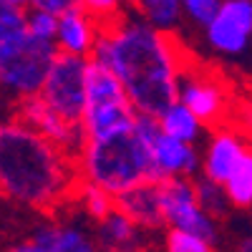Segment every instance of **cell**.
Returning a JSON list of instances; mask_svg holds the SVG:
<instances>
[{"instance_id": "6da1fadb", "label": "cell", "mask_w": 252, "mask_h": 252, "mask_svg": "<svg viewBox=\"0 0 252 252\" xmlns=\"http://www.w3.org/2000/svg\"><path fill=\"white\" fill-rule=\"evenodd\" d=\"M91 61L106 66L121 81L139 114L157 116L177 101V86L189 56L177 33L159 31L134 10H124L101 26Z\"/></svg>"}, {"instance_id": "7a4b0ae2", "label": "cell", "mask_w": 252, "mask_h": 252, "mask_svg": "<svg viewBox=\"0 0 252 252\" xmlns=\"http://www.w3.org/2000/svg\"><path fill=\"white\" fill-rule=\"evenodd\" d=\"M78 184L73 152L15 116L0 121V199L31 212H56Z\"/></svg>"}, {"instance_id": "3957f363", "label": "cell", "mask_w": 252, "mask_h": 252, "mask_svg": "<svg viewBox=\"0 0 252 252\" xmlns=\"http://www.w3.org/2000/svg\"><path fill=\"white\" fill-rule=\"evenodd\" d=\"M159 134L157 116L136 114L134 126L109 139H83L73 152L81 182L106 189L111 197L154 179L152 141Z\"/></svg>"}, {"instance_id": "277c9868", "label": "cell", "mask_w": 252, "mask_h": 252, "mask_svg": "<svg viewBox=\"0 0 252 252\" xmlns=\"http://www.w3.org/2000/svg\"><path fill=\"white\" fill-rule=\"evenodd\" d=\"M134 103L126 96L121 81L101 63L89 58L86 68V106L81 116L83 139H109L134 126Z\"/></svg>"}, {"instance_id": "5b68a950", "label": "cell", "mask_w": 252, "mask_h": 252, "mask_svg": "<svg viewBox=\"0 0 252 252\" xmlns=\"http://www.w3.org/2000/svg\"><path fill=\"white\" fill-rule=\"evenodd\" d=\"M86 68L89 58L58 51L38 91V96L53 114L76 126H81L83 106H86Z\"/></svg>"}, {"instance_id": "8992f818", "label": "cell", "mask_w": 252, "mask_h": 252, "mask_svg": "<svg viewBox=\"0 0 252 252\" xmlns=\"http://www.w3.org/2000/svg\"><path fill=\"white\" fill-rule=\"evenodd\" d=\"M177 101H182L204 126L224 124L235 106L227 81L217 71L202 68L192 58L182 71L179 86H177Z\"/></svg>"}, {"instance_id": "52a82bcc", "label": "cell", "mask_w": 252, "mask_h": 252, "mask_svg": "<svg viewBox=\"0 0 252 252\" xmlns=\"http://www.w3.org/2000/svg\"><path fill=\"white\" fill-rule=\"evenodd\" d=\"M159 187V204H161V215L164 224L174 227V229H187V232L202 235L207 240L217 242V220L204 212L202 204L197 202L194 194V184L189 177H169L157 182Z\"/></svg>"}, {"instance_id": "ba28073f", "label": "cell", "mask_w": 252, "mask_h": 252, "mask_svg": "<svg viewBox=\"0 0 252 252\" xmlns=\"http://www.w3.org/2000/svg\"><path fill=\"white\" fill-rule=\"evenodd\" d=\"M56 53L58 48L53 40L33 38L26 51H20L15 58L0 66V96L8 106L40 91V83Z\"/></svg>"}, {"instance_id": "9c48e42d", "label": "cell", "mask_w": 252, "mask_h": 252, "mask_svg": "<svg viewBox=\"0 0 252 252\" xmlns=\"http://www.w3.org/2000/svg\"><path fill=\"white\" fill-rule=\"evenodd\" d=\"M202 31L212 53L242 58L252 48V0H220L217 13Z\"/></svg>"}, {"instance_id": "30bf717a", "label": "cell", "mask_w": 252, "mask_h": 252, "mask_svg": "<svg viewBox=\"0 0 252 252\" xmlns=\"http://www.w3.org/2000/svg\"><path fill=\"white\" fill-rule=\"evenodd\" d=\"M10 116L28 124L31 129H35L38 134H43L46 139H51L53 144L63 146V149H68V152H76L81 146V141H83L81 126L68 124L66 119H61L58 114H53L38 94L15 101L10 106Z\"/></svg>"}, {"instance_id": "8fae6325", "label": "cell", "mask_w": 252, "mask_h": 252, "mask_svg": "<svg viewBox=\"0 0 252 252\" xmlns=\"http://www.w3.org/2000/svg\"><path fill=\"white\" fill-rule=\"evenodd\" d=\"M247 146H250V139L240 129H232V126H224V124L215 126L204 144L199 174L222 184L229 177V172L235 169V164L240 161Z\"/></svg>"}, {"instance_id": "7c38bea8", "label": "cell", "mask_w": 252, "mask_h": 252, "mask_svg": "<svg viewBox=\"0 0 252 252\" xmlns=\"http://www.w3.org/2000/svg\"><path fill=\"white\" fill-rule=\"evenodd\" d=\"M199 161L202 154L197 144L179 141L166 134H157L152 141V166H154V179H169V177H197L199 174Z\"/></svg>"}, {"instance_id": "4fadbf2b", "label": "cell", "mask_w": 252, "mask_h": 252, "mask_svg": "<svg viewBox=\"0 0 252 252\" xmlns=\"http://www.w3.org/2000/svg\"><path fill=\"white\" fill-rule=\"evenodd\" d=\"M98 35H101V23L96 18H91L81 5H76V8H71V10L58 15L56 48L61 53L91 58Z\"/></svg>"}, {"instance_id": "5bb4252c", "label": "cell", "mask_w": 252, "mask_h": 252, "mask_svg": "<svg viewBox=\"0 0 252 252\" xmlns=\"http://www.w3.org/2000/svg\"><path fill=\"white\" fill-rule=\"evenodd\" d=\"M94 237L101 252H146V247H149V240H146L149 232L131 222L116 207L96 222Z\"/></svg>"}, {"instance_id": "9a60e30c", "label": "cell", "mask_w": 252, "mask_h": 252, "mask_svg": "<svg viewBox=\"0 0 252 252\" xmlns=\"http://www.w3.org/2000/svg\"><path fill=\"white\" fill-rule=\"evenodd\" d=\"M31 240L48 252H101L91 229H86L78 222H68V220L40 222L33 229Z\"/></svg>"}, {"instance_id": "2e32d148", "label": "cell", "mask_w": 252, "mask_h": 252, "mask_svg": "<svg viewBox=\"0 0 252 252\" xmlns=\"http://www.w3.org/2000/svg\"><path fill=\"white\" fill-rule=\"evenodd\" d=\"M116 209L129 217L131 222H136L146 232H157V229L166 227L164 224V215H161V204H159V187L157 182H144L136 184L131 189L121 192L119 197H114Z\"/></svg>"}, {"instance_id": "e0dca14e", "label": "cell", "mask_w": 252, "mask_h": 252, "mask_svg": "<svg viewBox=\"0 0 252 252\" xmlns=\"http://www.w3.org/2000/svg\"><path fill=\"white\" fill-rule=\"evenodd\" d=\"M33 40L28 31V8H15L0 0V66L26 51Z\"/></svg>"}, {"instance_id": "ac0fdd59", "label": "cell", "mask_w": 252, "mask_h": 252, "mask_svg": "<svg viewBox=\"0 0 252 252\" xmlns=\"http://www.w3.org/2000/svg\"><path fill=\"white\" fill-rule=\"evenodd\" d=\"M157 124H159L161 134L179 139V141H189V144H197L207 134V126L189 111L182 101H172L166 109H161L157 114Z\"/></svg>"}, {"instance_id": "d6986e66", "label": "cell", "mask_w": 252, "mask_h": 252, "mask_svg": "<svg viewBox=\"0 0 252 252\" xmlns=\"http://www.w3.org/2000/svg\"><path fill=\"white\" fill-rule=\"evenodd\" d=\"M131 10L146 20L149 26L166 31V33H177L182 23V3L179 0H131Z\"/></svg>"}, {"instance_id": "ffe728a7", "label": "cell", "mask_w": 252, "mask_h": 252, "mask_svg": "<svg viewBox=\"0 0 252 252\" xmlns=\"http://www.w3.org/2000/svg\"><path fill=\"white\" fill-rule=\"evenodd\" d=\"M227 199L235 209H250L252 207V141L235 164V169L222 182Z\"/></svg>"}, {"instance_id": "44dd1931", "label": "cell", "mask_w": 252, "mask_h": 252, "mask_svg": "<svg viewBox=\"0 0 252 252\" xmlns=\"http://www.w3.org/2000/svg\"><path fill=\"white\" fill-rule=\"evenodd\" d=\"M73 199L78 202V207L83 209V215L89 220L98 222L101 217H106L111 209L116 207L114 197L106 192V189H101L96 184H89V182H81L76 184V192H73Z\"/></svg>"}, {"instance_id": "7402d4cb", "label": "cell", "mask_w": 252, "mask_h": 252, "mask_svg": "<svg viewBox=\"0 0 252 252\" xmlns=\"http://www.w3.org/2000/svg\"><path fill=\"white\" fill-rule=\"evenodd\" d=\"M192 184H194L197 202L202 204L204 212H209L215 220H222V217L229 215L232 204H229L227 192H224V187H222L220 182H212V179H207V177L197 174V177H192Z\"/></svg>"}, {"instance_id": "603a6c76", "label": "cell", "mask_w": 252, "mask_h": 252, "mask_svg": "<svg viewBox=\"0 0 252 252\" xmlns=\"http://www.w3.org/2000/svg\"><path fill=\"white\" fill-rule=\"evenodd\" d=\"M161 250L164 252H217L212 240L194 235V232H187V229H174V227L166 229Z\"/></svg>"}, {"instance_id": "cb8c5ba5", "label": "cell", "mask_w": 252, "mask_h": 252, "mask_svg": "<svg viewBox=\"0 0 252 252\" xmlns=\"http://www.w3.org/2000/svg\"><path fill=\"white\" fill-rule=\"evenodd\" d=\"M56 28H58V15L56 13L28 8V31H31L33 38L53 40L56 43Z\"/></svg>"}, {"instance_id": "d4e9b609", "label": "cell", "mask_w": 252, "mask_h": 252, "mask_svg": "<svg viewBox=\"0 0 252 252\" xmlns=\"http://www.w3.org/2000/svg\"><path fill=\"white\" fill-rule=\"evenodd\" d=\"M81 8L103 26L126 10V0H81Z\"/></svg>"}, {"instance_id": "484cf974", "label": "cell", "mask_w": 252, "mask_h": 252, "mask_svg": "<svg viewBox=\"0 0 252 252\" xmlns=\"http://www.w3.org/2000/svg\"><path fill=\"white\" fill-rule=\"evenodd\" d=\"M182 15H187L197 28H204L220 8V0H179Z\"/></svg>"}, {"instance_id": "4316f807", "label": "cell", "mask_w": 252, "mask_h": 252, "mask_svg": "<svg viewBox=\"0 0 252 252\" xmlns=\"http://www.w3.org/2000/svg\"><path fill=\"white\" fill-rule=\"evenodd\" d=\"M81 5V0H28V8H35V10H48V13H66L71 8Z\"/></svg>"}, {"instance_id": "83f0119b", "label": "cell", "mask_w": 252, "mask_h": 252, "mask_svg": "<svg viewBox=\"0 0 252 252\" xmlns=\"http://www.w3.org/2000/svg\"><path fill=\"white\" fill-rule=\"evenodd\" d=\"M3 252H48V250H43L38 242H33V240L28 237V240H20V242H15V245L5 247Z\"/></svg>"}, {"instance_id": "f1b7e54d", "label": "cell", "mask_w": 252, "mask_h": 252, "mask_svg": "<svg viewBox=\"0 0 252 252\" xmlns=\"http://www.w3.org/2000/svg\"><path fill=\"white\" fill-rule=\"evenodd\" d=\"M237 252H252V232H250V235L240 242V250H237Z\"/></svg>"}, {"instance_id": "f546056e", "label": "cell", "mask_w": 252, "mask_h": 252, "mask_svg": "<svg viewBox=\"0 0 252 252\" xmlns=\"http://www.w3.org/2000/svg\"><path fill=\"white\" fill-rule=\"evenodd\" d=\"M8 114H10V106H8L5 101H3V96H0V121H3Z\"/></svg>"}, {"instance_id": "4dcf8cb0", "label": "cell", "mask_w": 252, "mask_h": 252, "mask_svg": "<svg viewBox=\"0 0 252 252\" xmlns=\"http://www.w3.org/2000/svg\"><path fill=\"white\" fill-rule=\"evenodd\" d=\"M8 5H15V8H28V0H5Z\"/></svg>"}, {"instance_id": "1f68e13d", "label": "cell", "mask_w": 252, "mask_h": 252, "mask_svg": "<svg viewBox=\"0 0 252 252\" xmlns=\"http://www.w3.org/2000/svg\"><path fill=\"white\" fill-rule=\"evenodd\" d=\"M126 3H131V0H126Z\"/></svg>"}]
</instances>
